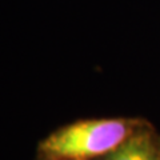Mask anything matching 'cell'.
Masks as SVG:
<instances>
[{
	"label": "cell",
	"mask_w": 160,
	"mask_h": 160,
	"mask_svg": "<svg viewBox=\"0 0 160 160\" xmlns=\"http://www.w3.org/2000/svg\"><path fill=\"white\" fill-rule=\"evenodd\" d=\"M132 132L123 119L83 120L51 133L40 149L55 160H88L109 155Z\"/></svg>",
	"instance_id": "1"
},
{
	"label": "cell",
	"mask_w": 160,
	"mask_h": 160,
	"mask_svg": "<svg viewBox=\"0 0 160 160\" xmlns=\"http://www.w3.org/2000/svg\"><path fill=\"white\" fill-rule=\"evenodd\" d=\"M107 160H160V142L151 131H133Z\"/></svg>",
	"instance_id": "2"
}]
</instances>
